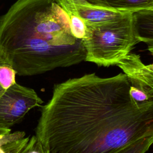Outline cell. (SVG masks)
<instances>
[{"label": "cell", "mask_w": 153, "mask_h": 153, "mask_svg": "<svg viewBox=\"0 0 153 153\" xmlns=\"http://www.w3.org/2000/svg\"><path fill=\"white\" fill-rule=\"evenodd\" d=\"M153 144V136L142 137L124 146L115 153H145Z\"/></svg>", "instance_id": "obj_9"}, {"label": "cell", "mask_w": 153, "mask_h": 153, "mask_svg": "<svg viewBox=\"0 0 153 153\" xmlns=\"http://www.w3.org/2000/svg\"><path fill=\"white\" fill-rule=\"evenodd\" d=\"M130 87L124 73H92L54 85L35 129L44 151L115 153L153 136V99L136 102Z\"/></svg>", "instance_id": "obj_1"}, {"label": "cell", "mask_w": 153, "mask_h": 153, "mask_svg": "<svg viewBox=\"0 0 153 153\" xmlns=\"http://www.w3.org/2000/svg\"><path fill=\"white\" fill-rule=\"evenodd\" d=\"M135 36L148 47H153V8L133 13Z\"/></svg>", "instance_id": "obj_7"}, {"label": "cell", "mask_w": 153, "mask_h": 153, "mask_svg": "<svg viewBox=\"0 0 153 153\" xmlns=\"http://www.w3.org/2000/svg\"><path fill=\"white\" fill-rule=\"evenodd\" d=\"M44 102L36 91L16 82L0 96V131L11 133L10 127L21 121L26 114Z\"/></svg>", "instance_id": "obj_4"}, {"label": "cell", "mask_w": 153, "mask_h": 153, "mask_svg": "<svg viewBox=\"0 0 153 153\" xmlns=\"http://www.w3.org/2000/svg\"><path fill=\"white\" fill-rule=\"evenodd\" d=\"M26 147H27V146H26ZM26 148H25V149H26ZM25 149H24V150H23V151H22V152H21V153H23V152H24V151H25Z\"/></svg>", "instance_id": "obj_18"}, {"label": "cell", "mask_w": 153, "mask_h": 153, "mask_svg": "<svg viewBox=\"0 0 153 153\" xmlns=\"http://www.w3.org/2000/svg\"><path fill=\"white\" fill-rule=\"evenodd\" d=\"M132 14L102 25H86V36L82 39L86 51L85 61L108 67L117 65L131 53L140 42L135 36Z\"/></svg>", "instance_id": "obj_3"}, {"label": "cell", "mask_w": 153, "mask_h": 153, "mask_svg": "<svg viewBox=\"0 0 153 153\" xmlns=\"http://www.w3.org/2000/svg\"><path fill=\"white\" fill-rule=\"evenodd\" d=\"M29 140V137H25L9 141L0 147V153H21L28 145Z\"/></svg>", "instance_id": "obj_12"}, {"label": "cell", "mask_w": 153, "mask_h": 153, "mask_svg": "<svg viewBox=\"0 0 153 153\" xmlns=\"http://www.w3.org/2000/svg\"><path fill=\"white\" fill-rule=\"evenodd\" d=\"M23 153H44V151L38 142L35 136L30 137L29 143Z\"/></svg>", "instance_id": "obj_13"}, {"label": "cell", "mask_w": 153, "mask_h": 153, "mask_svg": "<svg viewBox=\"0 0 153 153\" xmlns=\"http://www.w3.org/2000/svg\"><path fill=\"white\" fill-rule=\"evenodd\" d=\"M126 75L131 86L143 93L149 100L153 99V69L145 65L139 54L130 53L117 65Z\"/></svg>", "instance_id": "obj_5"}, {"label": "cell", "mask_w": 153, "mask_h": 153, "mask_svg": "<svg viewBox=\"0 0 153 153\" xmlns=\"http://www.w3.org/2000/svg\"><path fill=\"white\" fill-rule=\"evenodd\" d=\"M44 153H49V152H47V151H44Z\"/></svg>", "instance_id": "obj_19"}, {"label": "cell", "mask_w": 153, "mask_h": 153, "mask_svg": "<svg viewBox=\"0 0 153 153\" xmlns=\"http://www.w3.org/2000/svg\"><path fill=\"white\" fill-rule=\"evenodd\" d=\"M93 6L134 13L153 8V0H93Z\"/></svg>", "instance_id": "obj_8"}, {"label": "cell", "mask_w": 153, "mask_h": 153, "mask_svg": "<svg viewBox=\"0 0 153 153\" xmlns=\"http://www.w3.org/2000/svg\"><path fill=\"white\" fill-rule=\"evenodd\" d=\"M2 60H0V65L2 63ZM4 91H5V90H4V89L2 88V87L0 85V96L2 95V94L4 93Z\"/></svg>", "instance_id": "obj_16"}, {"label": "cell", "mask_w": 153, "mask_h": 153, "mask_svg": "<svg viewBox=\"0 0 153 153\" xmlns=\"http://www.w3.org/2000/svg\"><path fill=\"white\" fill-rule=\"evenodd\" d=\"M67 14L69 17L72 35L75 38L82 40L85 37L87 33V25L85 23L76 15L72 14Z\"/></svg>", "instance_id": "obj_11"}, {"label": "cell", "mask_w": 153, "mask_h": 153, "mask_svg": "<svg viewBox=\"0 0 153 153\" xmlns=\"http://www.w3.org/2000/svg\"><path fill=\"white\" fill-rule=\"evenodd\" d=\"M81 39L55 0H17L0 16V60L20 76L44 74L85 61Z\"/></svg>", "instance_id": "obj_2"}, {"label": "cell", "mask_w": 153, "mask_h": 153, "mask_svg": "<svg viewBox=\"0 0 153 153\" xmlns=\"http://www.w3.org/2000/svg\"><path fill=\"white\" fill-rule=\"evenodd\" d=\"M67 14H72L80 17L86 25H99L120 19L130 12L110 10L101 7L62 0L58 3Z\"/></svg>", "instance_id": "obj_6"}, {"label": "cell", "mask_w": 153, "mask_h": 153, "mask_svg": "<svg viewBox=\"0 0 153 153\" xmlns=\"http://www.w3.org/2000/svg\"><path fill=\"white\" fill-rule=\"evenodd\" d=\"M148 50H149V51L150 52V53L153 56V47H148ZM151 65V64H150ZM152 66L153 67V63L151 64Z\"/></svg>", "instance_id": "obj_15"}, {"label": "cell", "mask_w": 153, "mask_h": 153, "mask_svg": "<svg viewBox=\"0 0 153 153\" xmlns=\"http://www.w3.org/2000/svg\"><path fill=\"white\" fill-rule=\"evenodd\" d=\"M16 72L14 69L2 61L0 65V85L4 90L15 84Z\"/></svg>", "instance_id": "obj_10"}, {"label": "cell", "mask_w": 153, "mask_h": 153, "mask_svg": "<svg viewBox=\"0 0 153 153\" xmlns=\"http://www.w3.org/2000/svg\"><path fill=\"white\" fill-rule=\"evenodd\" d=\"M1 134H5V133H4L0 131V135H1Z\"/></svg>", "instance_id": "obj_17"}, {"label": "cell", "mask_w": 153, "mask_h": 153, "mask_svg": "<svg viewBox=\"0 0 153 153\" xmlns=\"http://www.w3.org/2000/svg\"><path fill=\"white\" fill-rule=\"evenodd\" d=\"M152 145H153V144H152Z\"/></svg>", "instance_id": "obj_20"}, {"label": "cell", "mask_w": 153, "mask_h": 153, "mask_svg": "<svg viewBox=\"0 0 153 153\" xmlns=\"http://www.w3.org/2000/svg\"><path fill=\"white\" fill-rule=\"evenodd\" d=\"M57 3L60 2L62 0H55ZM74 2H78V3H81V4H87V5H89L91 6H93V0H71Z\"/></svg>", "instance_id": "obj_14"}]
</instances>
